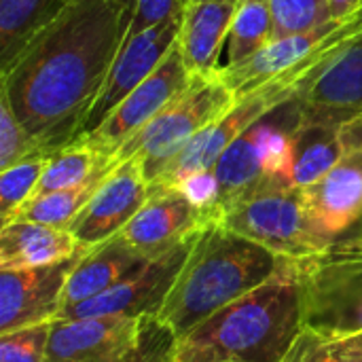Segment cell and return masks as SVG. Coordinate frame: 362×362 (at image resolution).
I'll use <instances>...</instances> for the list:
<instances>
[{
	"mask_svg": "<svg viewBox=\"0 0 362 362\" xmlns=\"http://www.w3.org/2000/svg\"><path fill=\"white\" fill-rule=\"evenodd\" d=\"M136 2L70 0L0 70V93L42 151L55 153L85 134Z\"/></svg>",
	"mask_w": 362,
	"mask_h": 362,
	"instance_id": "6da1fadb",
	"label": "cell"
},
{
	"mask_svg": "<svg viewBox=\"0 0 362 362\" xmlns=\"http://www.w3.org/2000/svg\"><path fill=\"white\" fill-rule=\"evenodd\" d=\"M303 331L297 263L176 339L172 362H278Z\"/></svg>",
	"mask_w": 362,
	"mask_h": 362,
	"instance_id": "7a4b0ae2",
	"label": "cell"
},
{
	"mask_svg": "<svg viewBox=\"0 0 362 362\" xmlns=\"http://www.w3.org/2000/svg\"><path fill=\"white\" fill-rule=\"evenodd\" d=\"M282 261V257L221 223H210L193 240L180 274L155 318L178 339L267 282Z\"/></svg>",
	"mask_w": 362,
	"mask_h": 362,
	"instance_id": "3957f363",
	"label": "cell"
},
{
	"mask_svg": "<svg viewBox=\"0 0 362 362\" xmlns=\"http://www.w3.org/2000/svg\"><path fill=\"white\" fill-rule=\"evenodd\" d=\"M303 329L331 339L362 333V235L350 229L325 252L295 261Z\"/></svg>",
	"mask_w": 362,
	"mask_h": 362,
	"instance_id": "277c9868",
	"label": "cell"
},
{
	"mask_svg": "<svg viewBox=\"0 0 362 362\" xmlns=\"http://www.w3.org/2000/svg\"><path fill=\"white\" fill-rule=\"evenodd\" d=\"M218 223L274 255L293 261L325 252L335 242L314 225L301 189L267 178L250 195L227 208Z\"/></svg>",
	"mask_w": 362,
	"mask_h": 362,
	"instance_id": "5b68a950",
	"label": "cell"
},
{
	"mask_svg": "<svg viewBox=\"0 0 362 362\" xmlns=\"http://www.w3.org/2000/svg\"><path fill=\"white\" fill-rule=\"evenodd\" d=\"M235 100V93L227 87L221 74L195 76L178 98H174L151 123H146L123 148L117 151L115 159L125 161L136 157L142 163L151 187L168 163L199 132L221 119Z\"/></svg>",
	"mask_w": 362,
	"mask_h": 362,
	"instance_id": "8992f818",
	"label": "cell"
},
{
	"mask_svg": "<svg viewBox=\"0 0 362 362\" xmlns=\"http://www.w3.org/2000/svg\"><path fill=\"white\" fill-rule=\"evenodd\" d=\"M362 148V112L316 115L288 102V125L276 182L305 189Z\"/></svg>",
	"mask_w": 362,
	"mask_h": 362,
	"instance_id": "52a82bcc",
	"label": "cell"
},
{
	"mask_svg": "<svg viewBox=\"0 0 362 362\" xmlns=\"http://www.w3.org/2000/svg\"><path fill=\"white\" fill-rule=\"evenodd\" d=\"M193 78L195 76L189 72L178 45H174L148 78L129 91L93 129L78 138L98 153L115 159L117 151L123 148L146 123H151L174 98H178Z\"/></svg>",
	"mask_w": 362,
	"mask_h": 362,
	"instance_id": "ba28073f",
	"label": "cell"
},
{
	"mask_svg": "<svg viewBox=\"0 0 362 362\" xmlns=\"http://www.w3.org/2000/svg\"><path fill=\"white\" fill-rule=\"evenodd\" d=\"M362 34V8L346 21H329L308 32L272 40L263 51L242 64L221 66L218 74L235 98L250 93L269 78L308 59H329L346 42Z\"/></svg>",
	"mask_w": 362,
	"mask_h": 362,
	"instance_id": "9c48e42d",
	"label": "cell"
},
{
	"mask_svg": "<svg viewBox=\"0 0 362 362\" xmlns=\"http://www.w3.org/2000/svg\"><path fill=\"white\" fill-rule=\"evenodd\" d=\"M197 238V235H195ZM193 238V240H195ZM193 240L176 246L174 250L148 259L125 280L110 291L76 303L64 310L57 318H87V316H134L146 318L157 316L165 297L170 295L180 267L193 246Z\"/></svg>",
	"mask_w": 362,
	"mask_h": 362,
	"instance_id": "30bf717a",
	"label": "cell"
},
{
	"mask_svg": "<svg viewBox=\"0 0 362 362\" xmlns=\"http://www.w3.org/2000/svg\"><path fill=\"white\" fill-rule=\"evenodd\" d=\"M216 223L180 187H155L138 214L119 233L144 259L161 257Z\"/></svg>",
	"mask_w": 362,
	"mask_h": 362,
	"instance_id": "8fae6325",
	"label": "cell"
},
{
	"mask_svg": "<svg viewBox=\"0 0 362 362\" xmlns=\"http://www.w3.org/2000/svg\"><path fill=\"white\" fill-rule=\"evenodd\" d=\"M148 318H55L47 344V362H123L138 348Z\"/></svg>",
	"mask_w": 362,
	"mask_h": 362,
	"instance_id": "7c38bea8",
	"label": "cell"
},
{
	"mask_svg": "<svg viewBox=\"0 0 362 362\" xmlns=\"http://www.w3.org/2000/svg\"><path fill=\"white\" fill-rule=\"evenodd\" d=\"M148 193L151 187L142 163L136 157L119 161L76 216L70 233L87 248L119 235L144 206Z\"/></svg>",
	"mask_w": 362,
	"mask_h": 362,
	"instance_id": "4fadbf2b",
	"label": "cell"
},
{
	"mask_svg": "<svg viewBox=\"0 0 362 362\" xmlns=\"http://www.w3.org/2000/svg\"><path fill=\"white\" fill-rule=\"evenodd\" d=\"M78 257L47 267L0 272V333L53 322L62 312L64 288Z\"/></svg>",
	"mask_w": 362,
	"mask_h": 362,
	"instance_id": "5bb4252c",
	"label": "cell"
},
{
	"mask_svg": "<svg viewBox=\"0 0 362 362\" xmlns=\"http://www.w3.org/2000/svg\"><path fill=\"white\" fill-rule=\"evenodd\" d=\"M180 23H182V8L176 11L165 21L140 32L136 36H129L125 40V45L119 51L115 66L106 78V85L98 98V104L93 106V110L89 115L85 132L93 129L129 91H134L144 78H148L157 70V66L165 59V55L176 45Z\"/></svg>",
	"mask_w": 362,
	"mask_h": 362,
	"instance_id": "9a60e30c",
	"label": "cell"
},
{
	"mask_svg": "<svg viewBox=\"0 0 362 362\" xmlns=\"http://www.w3.org/2000/svg\"><path fill=\"white\" fill-rule=\"evenodd\" d=\"M293 104L316 115L362 112V34L301 81Z\"/></svg>",
	"mask_w": 362,
	"mask_h": 362,
	"instance_id": "2e32d148",
	"label": "cell"
},
{
	"mask_svg": "<svg viewBox=\"0 0 362 362\" xmlns=\"http://www.w3.org/2000/svg\"><path fill=\"white\" fill-rule=\"evenodd\" d=\"M301 193L320 233L329 240L346 235L362 221V148L344 157Z\"/></svg>",
	"mask_w": 362,
	"mask_h": 362,
	"instance_id": "e0dca14e",
	"label": "cell"
},
{
	"mask_svg": "<svg viewBox=\"0 0 362 362\" xmlns=\"http://www.w3.org/2000/svg\"><path fill=\"white\" fill-rule=\"evenodd\" d=\"M235 0H187L178 32L180 55L193 76H214L221 66V51L238 11Z\"/></svg>",
	"mask_w": 362,
	"mask_h": 362,
	"instance_id": "ac0fdd59",
	"label": "cell"
},
{
	"mask_svg": "<svg viewBox=\"0 0 362 362\" xmlns=\"http://www.w3.org/2000/svg\"><path fill=\"white\" fill-rule=\"evenodd\" d=\"M272 119L274 115L252 125L244 136L229 144L216 161L212 170L216 178V223L227 208L250 195L265 180V148L274 129Z\"/></svg>",
	"mask_w": 362,
	"mask_h": 362,
	"instance_id": "d6986e66",
	"label": "cell"
},
{
	"mask_svg": "<svg viewBox=\"0 0 362 362\" xmlns=\"http://www.w3.org/2000/svg\"><path fill=\"white\" fill-rule=\"evenodd\" d=\"M146 261L148 259H144L138 250H134L119 235L93 248H87L78 257V261L74 263L68 276V282L64 288L62 312L110 291Z\"/></svg>",
	"mask_w": 362,
	"mask_h": 362,
	"instance_id": "ffe728a7",
	"label": "cell"
},
{
	"mask_svg": "<svg viewBox=\"0 0 362 362\" xmlns=\"http://www.w3.org/2000/svg\"><path fill=\"white\" fill-rule=\"evenodd\" d=\"M85 250L68 229L30 221H13L0 229V272L57 265Z\"/></svg>",
	"mask_w": 362,
	"mask_h": 362,
	"instance_id": "44dd1931",
	"label": "cell"
},
{
	"mask_svg": "<svg viewBox=\"0 0 362 362\" xmlns=\"http://www.w3.org/2000/svg\"><path fill=\"white\" fill-rule=\"evenodd\" d=\"M64 0H0V70L64 8Z\"/></svg>",
	"mask_w": 362,
	"mask_h": 362,
	"instance_id": "7402d4cb",
	"label": "cell"
},
{
	"mask_svg": "<svg viewBox=\"0 0 362 362\" xmlns=\"http://www.w3.org/2000/svg\"><path fill=\"white\" fill-rule=\"evenodd\" d=\"M112 168L98 172L93 178H89V180L76 185V187L34 195L19 210L15 221H30V223H40V225H49V227H55V229H68L70 231L72 223L83 212V208L87 206V202L91 199V195L95 193V189L102 185V180L106 178V174Z\"/></svg>",
	"mask_w": 362,
	"mask_h": 362,
	"instance_id": "603a6c76",
	"label": "cell"
},
{
	"mask_svg": "<svg viewBox=\"0 0 362 362\" xmlns=\"http://www.w3.org/2000/svg\"><path fill=\"white\" fill-rule=\"evenodd\" d=\"M119 161L98 153L87 142L76 138L74 142H70L68 146H64V148H59V151H55L51 155V159H49V163L45 168V174L40 178V185H38L34 195L76 187V185L85 182L89 178H93L98 172L108 170V168H112Z\"/></svg>",
	"mask_w": 362,
	"mask_h": 362,
	"instance_id": "cb8c5ba5",
	"label": "cell"
},
{
	"mask_svg": "<svg viewBox=\"0 0 362 362\" xmlns=\"http://www.w3.org/2000/svg\"><path fill=\"white\" fill-rule=\"evenodd\" d=\"M274 40V11L272 0H242L238 4L229 40L227 64H242L263 51Z\"/></svg>",
	"mask_w": 362,
	"mask_h": 362,
	"instance_id": "d4e9b609",
	"label": "cell"
},
{
	"mask_svg": "<svg viewBox=\"0 0 362 362\" xmlns=\"http://www.w3.org/2000/svg\"><path fill=\"white\" fill-rule=\"evenodd\" d=\"M53 153L38 151L0 172V225L15 221L19 210L34 197Z\"/></svg>",
	"mask_w": 362,
	"mask_h": 362,
	"instance_id": "484cf974",
	"label": "cell"
},
{
	"mask_svg": "<svg viewBox=\"0 0 362 362\" xmlns=\"http://www.w3.org/2000/svg\"><path fill=\"white\" fill-rule=\"evenodd\" d=\"M274 40L333 21L329 0H272Z\"/></svg>",
	"mask_w": 362,
	"mask_h": 362,
	"instance_id": "4316f807",
	"label": "cell"
},
{
	"mask_svg": "<svg viewBox=\"0 0 362 362\" xmlns=\"http://www.w3.org/2000/svg\"><path fill=\"white\" fill-rule=\"evenodd\" d=\"M38 151H42L40 144L17 119L6 95L0 93V172Z\"/></svg>",
	"mask_w": 362,
	"mask_h": 362,
	"instance_id": "83f0119b",
	"label": "cell"
},
{
	"mask_svg": "<svg viewBox=\"0 0 362 362\" xmlns=\"http://www.w3.org/2000/svg\"><path fill=\"white\" fill-rule=\"evenodd\" d=\"M53 322L0 333V362H47V344Z\"/></svg>",
	"mask_w": 362,
	"mask_h": 362,
	"instance_id": "f1b7e54d",
	"label": "cell"
},
{
	"mask_svg": "<svg viewBox=\"0 0 362 362\" xmlns=\"http://www.w3.org/2000/svg\"><path fill=\"white\" fill-rule=\"evenodd\" d=\"M278 362H354L346 350L341 348L339 339L325 337L310 329H303L286 354Z\"/></svg>",
	"mask_w": 362,
	"mask_h": 362,
	"instance_id": "f546056e",
	"label": "cell"
},
{
	"mask_svg": "<svg viewBox=\"0 0 362 362\" xmlns=\"http://www.w3.org/2000/svg\"><path fill=\"white\" fill-rule=\"evenodd\" d=\"M174 348H176L174 333L168 327H163L155 316H151L144 325L138 348L123 362H172Z\"/></svg>",
	"mask_w": 362,
	"mask_h": 362,
	"instance_id": "4dcf8cb0",
	"label": "cell"
},
{
	"mask_svg": "<svg viewBox=\"0 0 362 362\" xmlns=\"http://www.w3.org/2000/svg\"><path fill=\"white\" fill-rule=\"evenodd\" d=\"M182 4H185L182 0H138L127 38L136 36V34H140V32L161 23V21H165L176 11H180Z\"/></svg>",
	"mask_w": 362,
	"mask_h": 362,
	"instance_id": "1f68e13d",
	"label": "cell"
},
{
	"mask_svg": "<svg viewBox=\"0 0 362 362\" xmlns=\"http://www.w3.org/2000/svg\"><path fill=\"white\" fill-rule=\"evenodd\" d=\"M329 8L333 21H346L361 11L362 0H329Z\"/></svg>",
	"mask_w": 362,
	"mask_h": 362,
	"instance_id": "d6a6232c",
	"label": "cell"
},
{
	"mask_svg": "<svg viewBox=\"0 0 362 362\" xmlns=\"http://www.w3.org/2000/svg\"><path fill=\"white\" fill-rule=\"evenodd\" d=\"M341 348L346 350V354L354 362H362V333L350 335V337H341L339 339Z\"/></svg>",
	"mask_w": 362,
	"mask_h": 362,
	"instance_id": "836d02e7",
	"label": "cell"
},
{
	"mask_svg": "<svg viewBox=\"0 0 362 362\" xmlns=\"http://www.w3.org/2000/svg\"><path fill=\"white\" fill-rule=\"evenodd\" d=\"M354 231H356V233H361V235H362V221L358 223V225H356V227H354Z\"/></svg>",
	"mask_w": 362,
	"mask_h": 362,
	"instance_id": "e575fe53",
	"label": "cell"
},
{
	"mask_svg": "<svg viewBox=\"0 0 362 362\" xmlns=\"http://www.w3.org/2000/svg\"><path fill=\"white\" fill-rule=\"evenodd\" d=\"M182 2H187V0H182ZM235 2H242V0H235Z\"/></svg>",
	"mask_w": 362,
	"mask_h": 362,
	"instance_id": "d590c367",
	"label": "cell"
},
{
	"mask_svg": "<svg viewBox=\"0 0 362 362\" xmlns=\"http://www.w3.org/2000/svg\"><path fill=\"white\" fill-rule=\"evenodd\" d=\"M64 2H70V0H64Z\"/></svg>",
	"mask_w": 362,
	"mask_h": 362,
	"instance_id": "8d00e7d4",
	"label": "cell"
}]
</instances>
